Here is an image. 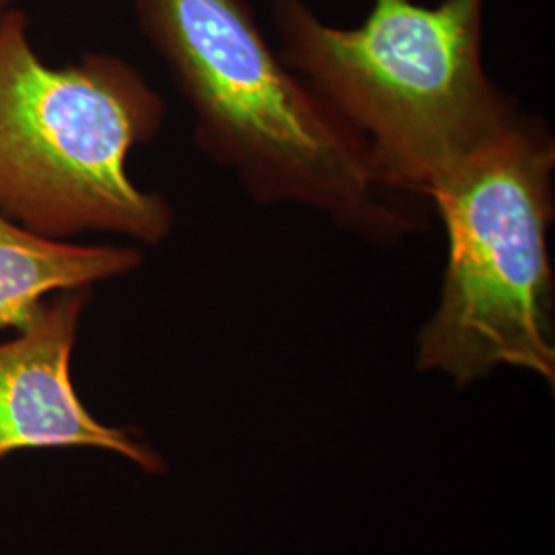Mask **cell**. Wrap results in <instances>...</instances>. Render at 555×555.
Listing matches in <instances>:
<instances>
[{
  "instance_id": "1",
  "label": "cell",
  "mask_w": 555,
  "mask_h": 555,
  "mask_svg": "<svg viewBox=\"0 0 555 555\" xmlns=\"http://www.w3.org/2000/svg\"><path fill=\"white\" fill-rule=\"evenodd\" d=\"M140 29L194 114V142L261 204H297L346 233L397 243L414 208L364 142L266 41L245 0H132Z\"/></svg>"
},
{
  "instance_id": "2",
  "label": "cell",
  "mask_w": 555,
  "mask_h": 555,
  "mask_svg": "<svg viewBox=\"0 0 555 555\" xmlns=\"http://www.w3.org/2000/svg\"><path fill=\"white\" fill-rule=\"evenodd\" d=\"M483 4L373 0L341 29L305 0H272V21L280 59L364 142L380 183L426 198L518 112L483 66Z\"/></svg>"
},
{
  "instance_id": "3",
  "label": "cell",
  "mask_w": 555,
  "mask_h": 555,
  "mask_svg": "<svg viewBox=\"0 0 555 555\" xmlns=\"http://www.w3.org/2000/svg\"><path fill=\"white\" fill-rule=\"evenodd\" d=\"M167 105L137 66L85 54L50 66L20 7L0 17V215L59 241L107 233L159 245L165 196L139 188L130 153L157 139Z\"/></svg>"
},
{
  "instance_id": "4",
  "label": "cell",
  "mask_w": 555,
  "mask_h": 555,
  "mask_svg": "<svg viewBox=\"0 0 555 555\" xmlns=\"http://www.w3.org/2000/svg\"><path fill=\"white\" fill-rule=\"evenodd\" d=\"M554 171L545 126L516 112L433 185L449 254L417 371L463 387L515 366L554 385Z\"/></svg>"
},
{
  "instance_id": "5",
  "label": "cell",
  "mask_w": 555,
  "mask_h": 555,
  "mask_svg": "<svg viewBox=\"0 0 555 555\" xmlns=\"http://www.w3.org/2000/svg\"><path fill=\"white\" fill-rule=\"evenodd\" d=\"M91 288L43 298L13 339L0 341V459L21 449L91 447L163 474L159 453L89 414L70 377V360Z\"/></svg>"
},
{
  "instance_id": "6",
  "label": "cell",
  "mask_w": 555,
  "mask_h": 555,
  "mask_svg": "<svg viewBox=\"0 0 555 555\" xmlns=\"http://www.w3.org/2000/svg\"><path fill=\"white\" fill-rule=\"evenodd\" d=\"M142 259L139 247L48 238L0 215V332H20L43 298L128 276Z\"/></svg>"
},
{
  "instance_id": "7",
  "label": "cell",
  "mask_w": 555,
  "mask_h": 555,
  "mask_svg": "<svg viewBox=\"0 0 555 555\" xmlns=\"http://www.w3.org/2000/svg\"><path fill=\"white\" fill-rule=\"evenodd\" d=\"M21 0H0V17L7 13V11H11L13 7H20Z\"/></svg>"
}]
</instances>
